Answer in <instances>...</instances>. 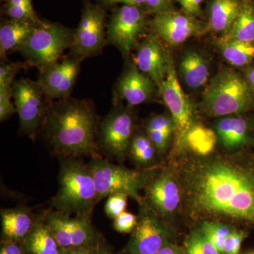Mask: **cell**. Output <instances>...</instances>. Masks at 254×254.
I'll use <instances>...</instances> for the list:
<instances>
[{"label": "cell", "instance_id": "10", "mask_svg": "<svg viewBox=\"0 0 254 254\" xmlns=\"http://www.w3.org/2000/svg\"><path fill=\"white\" fill-rule=\"evenodd\" d=\"M123 254H155L174 242L173 230L145 203L139 205L138 222Z\"/></svg>", "mask_w": 254, "mask_h": 254}, {"label": "cell", "instance_id": "29", "mask_svg": "<svg viewBox=\"0 0 254 254\" xmlns=\"http://www.w3.org/2000/svg\"><path fill=\"white\" fill-rule=\"evenodd\" d=\"M198 229L222 254L225 241L235 228L216 220H203L200 221Z\"/></svg>", "mask_w": 254, "mask_h": 254}, {"label": "cell", "instance_id": "11", "mask_svg": "<svg viewBox=\"0 0 254 254\" xmlns=\"http://www.w3.org/2000/svg\"><path fill=\"white\" fill-rule=\"evenodd\" d=\"M159 90L175 124V148L177 151H181L184 146L186 147L187 135L195 124L193 107L179 83L171 58L166 77Z\"/></svg>", "mask_w": 254, "mask_h": 254}, {"label": "cell", "instance_id": "23", "mask_svg": "<svg viewBox=\"0 0 254 254\" xmlns=\"http://www.w3.org/2000/svg\"><path fill=\"white\" fill-rule=\"evenodd\" d=\"M243 0H209L205 30L225 34L238 16Z\"/></svg>", "mask_w": 254, "mask_h": 254}, {"label": "cell", "instance_id": "13", "mask_svg": "<svg viewBox=\"0 0 254 254\" xmlns=\"http://www.w3.org/2000/svg\"><path fill=\"white\" fill-rule=\"evenodd\" d=\"M106 13L103 6L88 3L82 12L81 21L73 32L71 55L84 59L99 54L106 44Z\"/></svg>", "mask_w": 254, "mask_h": 254}, {"label": "cell", "instance_id": "33", "mask_svg": "<svg viewBox=\"0 0 254 254\" xmlns=\"http://www.w3.org/2000/svg\"><path fill=\"white\" fill-rule=\"evenodd\" d=\"M128 195L125 193H114L107 198L104 210L105 215L110 219L116 218L126 210Z\"/></svg>", "mask_w": 254, "mask_h": 254}, {"label": "cell", "instance_id": "25", "mask_svg": "<svg viewBox=\"0 0 254 254\" xmlns=\"http://www.w3.org/2000/svg\"><path fill=\"white\" fill-rule=\"evenodd\" d=\"M222 39L254 43V1L243 0L238 16Z\"/></svg>", "mask_w": 254, "mask_h": 254}, {"label": "cell", "instance_id": "30", "mask_svg": "<svg viewBox=\"0 0 254 254\" xmlns=\"http://www.w3.org/2000/svg\"><path fill=\"white\" fill-rule=\"evenodd\" d=\"M185 254H222L198 227L190 230L184 243Z\"/></svg>", "mask_w": 254, "mask_h": 254}, {"label": "cell", "instance_id": "35", "mask_svg": "<svg viewBox=\"0 0 254 254\" xmlns=\"http://www.w3.org/2000/svg\"><path fill=\"white\" fill-rule=\"evenodd\" d=\"M138 217L134 214L125 211L113 220V227L120 233H131L136 226Z\"/></svg>", "mask_w": 254, "mask_h": 254}, {"label": "cell", "instance_id": "48", "mask_svg": "<svg viewBox=\"0 0 254 254\" xmlns=\"http://www.w3.org/2000/svg\"></svg>", "mask_w": 254, "mask_h": 254}, {"label": "cell", "instance_id": "5", "mask_svg": "<svg viewBox=\"0 0 254 254\" xmlns=\"http://www.w3.org/2000/svg\"><path fill=\"white\" fill-rule=\"evenodd\" d=\"M88 165L96 184L98 201L114 193H125L138 205L143 203L140 190L145 188L158 170V168L130 170L100 155L92 157Z\"/></svg>", "mask_w": 254, "mask_h": 254}, {"label": "cell", "instance_id": "27", "mask_svg": "<svg viewBox=\"0 0 254 254\" xmlns=\"http://www.w3.org/2000/svg\"><path fill=\"white\" fill-rule=\"evenodd\" d=\"M217 44L224 59L232 66H247L254 60V43L220 38Z\"/></svg>", "mask_w": 254, "mask_h": 254}, {"label": "cell", "instance_id": "46", "mask_svg": "<svg viewBox=\"0 0 254 254\" xmlns=\"http://www.w3.org/2000/svg\"><path fill=\"white\" fill-rule=\"evenodd\" d=\"M1 1H4V2H6L7 1V0H1Z\"/></svg>", "mask_w": 254, "mask_h": 254}, {"label": "cell", "instance_id": "41", "mask_svg": "<svg viewBox=\"0 0 254 254\" xmlns=\"http://www.w3.org/2000/svg\"><path fill=\"white\" fill-rule=\"evenodd\" d=\"M104 6H114L118 4L130 5L143 8L144 6L145 0H102Z\"/></svg>", "mask_w": 254, "mask_h": 254}, {"label": "cell", "instance_id": "9", "mask_svg": "<svg viewBox=\"0 0 254 254\" xmlns=\"http://www.w3.org/2000/svg\"><path fill=\"white\" fill-rule=\"evenodd\" d=\"M12 98L19 120V132L35 141L46 115L49 100L38 81L22 78L12 85Z\"/></svg>", "mask_w": 254, "mask_h": 254}, {"label": "cell", "instance_id": "20", "mask_svg": "<svg viewBox=\"0 0 254 254\" xmlns=\"http://www.w3.org/2000/svg\"><path fill=\"white\" fill-rule=\"evenodd\" d=\"M215 131L220 143L227 150L240 149L251 142L250 125L242 117H222L215 123Z\"/></svg>", "mask_w": 254, "mask_h": 254}, {"label": "cell", "instance_id": "4", "mask_svg": "<svg viewBox=\"0 0 254 254\" xmlns=\"http://www.w3.org/2000/svg\"><path fill=\"white\" fill-rule=\"evenodd\" d=\"M254 105V91L247 79L225 68L212 78L200 108L208 116L222 118L245 113Z\"/></svg>", "mask_w": 254, "mask_h": 254}, {"label": "cell", "instance_id": "26", "mask_svg": "<svg viewBox=\"0 0 254 254\" xmlns=\"http://www.w3.org/2000/svg\"><path fill=\"white\" fill-rule=\"evenodd\" d=\"M158 155L153 142L145 133H134L132 138L128 156L141 170L157 168L155 165Z\"/></svg>", "mask_w": 254, "mask_h": 254}, {"label": "cell", "instance_id": "40", "mask_svg": "<svg viewBox=\"0 0 254 254\" xmlns=\"http://www.w3.org/2000/svg\"><path fill=\"white\" fill-rule=\"evenodd\" d=\"M0 254H23L21 244L1 241Z\"/></svg>", "mask_w": 254, "mask_h": 254}, {"label": "cell", "instance_id": "1", "mask_svg": "<svg viewBox=\"0 0 254 254\" xmlns=\"http://www.w3.org/2000/svg\"><path fill=\"white\" fill-rule=\"evenodd\" d=\"M189 216L227 219L254 226V156L182 157L175 170Z\"/></svg>", "mask_w": 254, "mask_h": 254}, {"label": "cell", "instance_id": "34", "mask_svg": "<svg viewBox=\"0 0 254 254\" xmlns=\"http://www.w3.org/2000/svg\"><path fill=\"white\" fill-rule=\"evenodd\" d=\"M23 65L20 63L1 62L0 65V89H11L15 76Z\"/></svg>", "mask_w": 254, "mask_h": 254}, {"label": "cell", "instance_id": "22", "mask_svg": "<svg viewBox=\"0 0 254 254\" xmlns=\"http://www.w3.org/2000/svg\"><path fill=\"white\" fill-rule=\"evenodd\" d=\"M38 23L9 19L0 26V56L7 60L6 56L11 52L18 51L31 36Z\"/></svg>", "mask_w": 254, "mask_h": 254}, {"label": "cell", "instance_id": "2", "mask_svg": "<svg viewBox=\"0 0 254 254\" xmlns=\"http://www.w3.org/2000/svg\"><path fill=\"white\" fill-rule=\"evenodd\" d=\"M99 122L91 100L69 96L49 100L39 134L51 153L59 158L98 156Z\"/></svg>", "mask_w": 254, "mask_h": 254}, {"label": "cell", "instance_id": "18", "mask_svg": "<svg viewBox=\"0 0 254 254\" xmlns=\"http://www.w3.org/2000/svg\"><path fill=\"white\" fill-rule=\"evenodd\" d=\"M155 86L151 78L133 66L119 78L115 92L120 99L126 101L132 108L149 101L154 95Z\"/></svg>", "mask_w": 254, "mask_h": 254}, {"label": "cell", "instance_id": "38", "mask_svg": "<svg viewBox=\"0 0 254 254\" xmlns=\"http://www.w3.org/2000/svg\"><path fill=\"white\" fill-rule=\"evenodd\" d=\"M175 0H145L143 9L147 14H158L175 9Z\"/></svg>", "mask_w": 254, "mask_h": 254}, {"label": "cell", "instance_id": "8", "mask_svg": "<svg viewBox=\"0 0 254 254\" xmlns=\"http://www.w3.org/2000/svg\"><path fill=\"white\" fill-rule=\"evenodd\" d=\"M42 216L62 249L94 250L103 240L92 224V215L71 217L53 210L43 212Z\"/></svg>", "mask_w": 254, "mask_h": 254}, {"label": "cell", "instance_id": "7", "mask_svg": "<svg viewBox=\"0 0 254 254\" xmlns=\"http://www.w3.org/2000/svg\"><path fill=\"white\" fill-rule=\"evenodd\" d=\"M134 116L128 108L114 107L110 113L100 120L97 146L99 153L108 160L124 161L134 135Z\"/></svg>", "mask_w": 254, "mask_h": 254}, {"label": "cell", "instance_id": "24", "mask_svg": "<svg viewBox=\"0 0 254 254\" xmlns=\"http://www.w3.org/2000/svg\"><path fill=\"white\" fill-rule=\"evenodd\" d=\"M180 72L187 86L194 89L200 88L205 86L208 80V61L198 52H187L180 61Z\"/></svg>", "mask_w": 254, "mask_h": 254}, {"label": "cell", "instance_id": "45", "mask_svg": "<svg viewBox=\"0 0 254 254\" xmlns=\"http://www.w3.org/2000/svg\"><path fill=\"white\" fill-rule=\"evenodd\" d=\"M246 76H247V82L254 91V67L250 68V69L247 70Z\"/></svg>", "mask_w": 254, "mask_h": 254}, {"label": "cell", "instance_id": "32", "mask_svg": "<svg viewBox=\"0 0 254 254\" xmlns=\"http://www.w3.org/2000/svg\"><path fill=\"white\" fill-rule=\"evenodd\" d=\"M145 130L161 132L172 136L175 133V124L171 115H155L145 123Z\"/></svg>", "mask_w": 254, "mask_h": 254}, {"label": "cell", "instance_id": "16", "mask_svg": "<svg viewBox=\"0 0 254 254\" xmlns=\"http://www.w3.org/2000/svg\"><path fill=\"white\" fill-rule=\"evenodd\" d=\"M83 59L71 55L40 73L38 83L50 101L70 96Z\"/></svg>", "mask_w": 254, "mask_h": 254}, {"label": "cell", "instance_id": "37", "mask_svg": "<svg viewBox=\"0 0 254 254\" xmlns=\"http://www.w3.org/2000/svg\"><path fill=\"white\" fill-rule=\"evenodd\" d=\"M11 89H0V122L6 121L16 113L14 103L11 102Z\"/></svg>", "mask_w": 254, "mask_h": 254}, {"label": "cell", "instance_id": "42", "mask_svg": "<svg viewBox=\"0 0 254 254\" xmlns=\"http://www.w3.org/2000/svg\"><path fill=\"white\" fill-rule=\"evenodd\" d=\"M155 254H185L183 248L177 246L174 242L168 244Z\"/></svg>", "mask_w": 254, "mask_h": 254}, {"label": "cell", "instance_id": "36", "mask_svg": "<svg viewBox=\"0 0 254 254\" xmlns=\"http://www.w3.org/2000/svg\"><path fill=\"white\" fill-rule=\"evenodd\" d=\"M247 237L245 231L235 229L225 241L222 254H240L242 243Z\"/></svg>", "mask_w": 254, "mask_h": 254}, {"label": "cell", "instance_id": "31", "mask_svg": "<svg viewBox=\"0 0 254 254\" xmlns=\"http://www.w3.org/2000/svg\"><path fill=\"white\" fill-rule=\"evenodd\" d=\"M4 13L9 19L34 23L41 21L33 9L32 0H7L4 6Z\"/></svg>", "mask_w": 254, "mask_h": 254}, {"label": "cell", "instance_id": "3", "mask_svg": "<svg viewBox=\"0 0 254 254\" xmlns=\"http://www.w3.org/2000/svg\"><path fill=\"white\" fill-rule=\"evenodd\" d=\"M60 160L58 190L51 198L52 206L68 215H92L99 201L91 169L78 158Z\"/></svg>", "mask_w": 254, "mask_h": 254}, {"label": "cell", "instance_id": "14", "mask_svg": "<svg viewBox=\"0 0 254 254\" xmlns=\"http://www.w3.org/2000/svg\"><path fill=\"white\" fill-rule=\"evenodd\" d=\"M144 190L143 203L165 221L173 217L181 205V185L171 169L157 170Z\"/></svg>", "mask_w": 254, "mask_h": 254}, {"label": "cell", "instance_id": "21", "mask_svg": "<svg viewBox=\"0 0 254 254\" xmlns=\"http://www.w3.org/2000/svg\"><path fill=\"white\" fill-rule=\"evenodd\" d=\"M21 246L23 254H60L62 252L61 247L42 214L37 216L34 227Z\"/></svg>", "mask_w": 254, "mask_h": 254}, {"label": "cell", "instance_id": "12", "mask_svg": "<svg viewBox=\"0 0 254 254\" xmlns=\"http://www.w3.org/2000/svg\"><path fill=\"white\" fill-rule=\"evenodd\" d=\"M146 16L143 8L123 5L115 10L107 24L106 43L118 48L125 58L137 46V40L146 28Z\"/></svg>", "mask_w": 254, "mask_h": 254}, {"label": "cell", "instance_id": "17", "mask_svg": "<svg viewBox=\"0 0 254 254\" xmlns=\"http://www.w3.org/2000/svg\"><path fill=\"white\" fill-rule=\"evenodd\" d=\"M170 57L155 35H149L137 50L135 63L158 87L166 77Z\"/></svg>", "mask_w": 254, "mask_h": 254}, {"label": "cell", "instance_id": "39", "mask_svg": "<svg viewBox=\"0 0 254 254\" xmlns=\"http://www.w3.org/2000/svg\"><path fill=\"white\" fill-rule=\"evenodd\" d=\"M182 8V11L186 14L194 16L201 17L203 16L202 4L203 0H175Z\"/></svg>", "mask_w": 254, "mask_h": 254}, {"label": "cell", "instance_id": "6", "mask_svg": "<svg viewBox=\"0 0 254 254\" xmlns=\"http://www.w3.org/2000/svg\"><path fill=\"white\" fill-rule=\"evenodd\" d=\"M73 36V31L60 23L41 21L18 51L26 64L42 73L61 60L65 50L70 49Z\"/></svg>", "mask_w": 254, "mask_h": 254}, {"label": "cell", "instance_id": "15", "mask_svg": "<svg viewBox=\"0 0 254 254\" xmlns=\"http://www.w3.org/2000/svg\"><path fill=\"white\" fill-rule=\"evenodd\" d=\"M150 26L155 36L170 46H178L205 31L198 18L176 10L155 14Z\"/></svg>", "mask_w": 254, "mask_h": 254}, {"label": "cell", "instance_id": "28", "mask_svg": "<svg viewBox=\"0 0 254 254\" xmlns=\"http://www.w3.org/2000/svg\"><path fill=\"white\" fill-rule=\"evenodd\" d=\"M217 141L218 137L215 131L202 125H195L187 135L185 146L195 155L207 156L213 153Z\"/></svg>", "mask_w": 254, "mask_h": 254}, {"label": "cell", "instance_id": "43", "mask_svg": "<svg viewBox=\"0 0 254 254\" xmlns=\"http://www.w3.org/2000/svg\"><path fill=\"white\" fill-rule=\"evenodd\" d=\"M89 250V249H62L60 254H95V250Z\"/></svg>", "mask_w": 254, "mask_h": 254}, {"label": "cell", "instance_id": "19", "mask_svg": "<svg viewBox=\"0 0 254 254\" xmlns=\"http://www.w3.org/2000/svg\"><path fill=\"white\" fill-rule=\"evenodd\" d=\"M1 239L4 242L21 244L31 232L37 216L27 207L1 208Z\"/></svg>", "mask_w": 254, "mask_h": 254}, {"label": "cell", "instance_id": "44", "mask_svg": "<svg viewBox=\"0 0 254 254\" xmlns=\"http://www.w3.org/2000/svg\"><path fill=\"white\" fill-rule=\"evenodd\" d=\"M95 254H113L111 253V251H110V249L105 245L103 238L101 242H100V245L97 247Z\"/></svg>", "mask_w": 254, "mask_h": 254}, {"label": "cell", "instance_id": "47", "mask_svg": "<svg viewBox=\"0 0 254 254\" xmlns=\"http://www.w3.org/2000/svg\"><path fill=\"white\" fill-rule=\"evenodd\" d=\"M254 254V253H251V254Z\"/></svg>", "mask_w": 254, "mask_h": 254}]
</instances>
